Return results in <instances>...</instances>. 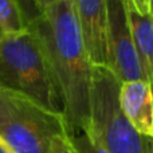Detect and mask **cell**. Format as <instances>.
<instances>
[{
    "label": "cell",
    "mask_w": 153,
    "mask_h": 153,
    "mask_svg": "<svg viewBox=\"0 0 153 153\" xmlns=\"http://www.w3.org/2000/svg\"><path fill=\"white\" fill-rule=\"evenodd\" d=\"M28 26L42 45L67 134L73 137L89 124L93 65L79 32L71 0H58L47 5Z\"/></svg>",
    "instance_id": "6da1fadb"
},
{
    "label": "cell",
    "mask_w": 153,
    "mask_h": 153,
    "mask_svg": "<svg viewBox=\"0 0 153 153\" xmlns=\"http://www.w3.org/2000/svg\"><path fill=\"white\" fill-rule=\"evenodd\" d=\"M0 87L62 113L46 55L31 27L0 35Z\"/></svg>",
    "instance_id": "7a4b0ae2"
},
{
    "label": "cell",
    "mask_w": 153,
    "mask_h": 153,
    "mask_svg": "<svg viewBox=\"0 0 153 153\" xmlns=\"http://www.w3.org/2000/svg\"><path fill=\"white\" fill-rule=\"evenodd\" d=\"M120 81L106 66H93L87 129L109 153H153V138L140 134L118 103Z\"/></svg>",
    "instance_id": "3957f363"
},
{
    "label": "cell",
    "mask_w": 153,
    "mask_h": 153,
    "mask_svg": "<svg viewBox=\"0 0 153 153\" xmlns=\"http://www.w3.org/2000/svg\"><path fill=\"white\" fill-rule=\"evenodd\" d=\"M67 133L62 113L0 87V138L13 153H50L54 137Z\"/></svg>",
    "instance_id": "277c9868"
},
{
    "label": "cell",
    "mask_w": 153,
    "mask_h": 153,
    "mask_svg": "<svg viewBox=\"0 0 153 153\" xmlns=\"http://www.w3.org/2000/svg\"><path fill=\"white\" fill-rule=\"evenodd\" d=\"M108 67L120 82L145 79L133 46L124 0H106Z\"/></svg>",
    "instance_id": "5b68a950"
},
{
    "label": "cell",
    "mask_w": 153,
    "mask_h": 153,
    "mask_svg": "<svg viewBox=\"0 0 153 153\" xmlns=\"http://www.w3.org/2000/svg\"><path fill=\"white\" fill-rule=\"evenodd\" d=\"M71 3L91 65L108 67L106 0H71Z\"/></svg>",
    "instance_id": "8992f818"
},
{
    "label": "cell",
    "mask_w": 153,
    "mask_h": 153,
    "mask_svg": "<svg viewBox=\"0 0 153 153\" xmlns=\"http://www.w3.org/2000/svg\"><path fill=\"white\" fill-rule=\"evenodd\" d=\"M118 103L124 116L140 134L153 138L152 83L144 79L120 82Z\"/></svg>",
    "instance_id": "52a82bcc"
},
{
    "label": "cell",
    "mask_w": 153,
    "mask_h": 153,
    "mask_svg": "<svg viewBox=\"0 0 153 153\" xmlns=\"http://www.w3.org/2000/svg\"><path fill=\"white\" fill-rule=\"evenodd\" d=\"M128 22L130 27L133 46L143 67L144 75L152 83L153 74V20L152 13H143L132 0H124Z\"/></svg>",
    "instance_id": "ba28073f"
},
{
    "label": "cell",
    "mask_w": 153,
    "mask_h": 153,
    "mask_svg": "<svg viewBox=\"0 0 153 153\" xmlns=\"http://www.w3.org/2000/svg\"><path fill=\"white\" fill-rule=\"evenodd\" d=\"M28 27L19 0H0V32H18Z\"/></svg>",
    "instance_id": "9c48e42d"
},
{
    "label": "cell",
    "mask_w": 153,
    "mask_h": 153,
    "mask_svg": "<svg viewBox=\"0 0 153 153\" xmlns=\"http://www.w3.org/2000/svg\"><path fill=\"white\" fill-rule=\"evenodd\" d=\"M70 138L78 153H109L87 128Z\"/></svg>",
    "instance_id": "30bf717a"
},
{
    "label": "cell",
    "mask_w": 153,
    "mask_h": 153,
    "mask_svg": "<svg viewBox=\"0 0 153 153\" xmlns=\"http://www.w3.org/2000/svg\"><path fill=\"white\" fill-rule=\"evenodd\" d=\"M50 153H78L71 143V138L67 133L59 134L53 138L50 145Z\"/></svg>",
    "instance_id": "8fae6325"
},
{
    "label": "cell",
    "mask_w": 153,
    "mask_h": 153,
    "mask_svg": "<svg viewBox=\"0 0 153 153\" xmlns=\"http://www.w3.org/2000/svg\"><path fill=\"white\" fill-rule=\"evenodd\" d=\"M19 3H20L22 8L24 11V15L27 18V22L30 24L40 13V10L36 5V0H19Z\"/></svg>",
    "instance_id": "7c38bea8"
},
{
    "label": "cell",
    "mask_w": 153,
    "mask_h": 153,
    "mask_svg": "<svg viewBox=\"0 0 153 153\" xmlns=\"http://www.w3.org/2000/svg\"><path fill=\"white\" fill-rule=\"evenodd\" d=\"M140 12L143 13H152V0H132Z\"/></svg>",
    "instance_id": "4fadbf2b"
},
{
    "label": "cell",
    "mask_w": 153,
    "mask_h": 153,
    "mask_svg": "<svg viewBox=\"0 0 153 153\" xmlns=\"http://www.w3.org/2000/svg\"><path fill=\"white\" fill-rule=\"evenodd\" d=\"M54 1H58V0H36V5H38V8L42 11L43 8H46L47 5L53 4Z\"/></svg>",
    "instance_id": "5bb4252c"
},
{
    "label": "cell",
    "mask_w": 153,
    "mask_h": 153,
    "mask_svg": "<svg viewBox=\"0 0 153 153\" xmlns=\"http://www.w3.org/2000/svg\"><path fill=\"white\" fill-rule=\"evenodd\" d=\"M0 153H13L12 149H11L1 138H0Z\"/></svg>",
    "instance_id": "9a60e30c"
},
{
    "label": "cell",
    "mask_w": 153,
    "mask_h": 153,
    "mask_svg": "<svg viewBox=\"0 0 153 153\" xmlns=\"http://www.w3.org/2000/svg\"><path fill=\"white\" fill-rule=\"evenodd\" d=\"M0 35H1V32H0Z\"/></svg>",
    "instance_id": "2e32d148"
}]
</instances>
